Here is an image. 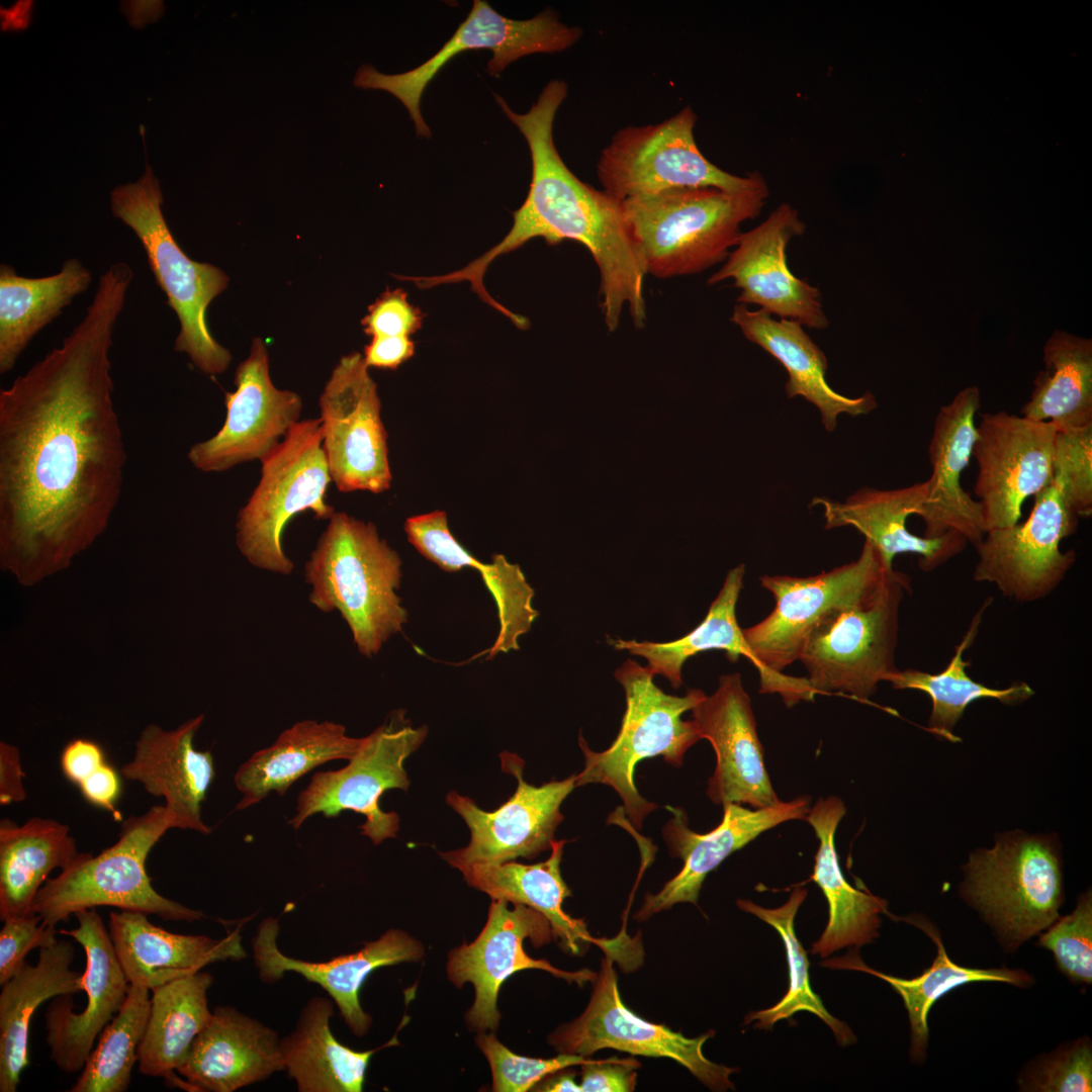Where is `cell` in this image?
I'll return each instance as SVG.
<instances>
[{
  "instance_id": "1",
  "label": "cell",
  "mask_w": 1092,
  "mask_h": 1092,
  "mask_svg": "<svg viewBox=\"0 0 1092 1092\" xmlns=\"http://www.w3.org/2000/svg\"><path fill=\"white\" fill-rule=\"evenodd\" d=\"M132 278L128 264L109 266L62 344L0 390V566L22 585L69 567L120 499L110 349Z\"/></svg>"
},
{
  "instance_id": "2",
  "label": "cell",
  "mask_w": 1092,
  "mask_h": 1092,
  "mask_svg": "<svg viewBox=\"0 0 1092 1092\" xmlns=\"http://www.w3.org/2000/svg\"><path fill=\"white\" fill-rule=\"evenodd\" d=\"M494 96L529 146L532 179L528 195L513 212L512 229L496 246L460 270L417 277V286L431 288L468 281L484 302L509 317L511 310L484 287L488 265L535 238H543L550 245L570 240L583 245L599 268L601 309L608 331L618 329L625 306L634 326L642 329L646 321L643 281L647 273L622 202L578 179L554 145L553 122L567 96V84L551 80L526 113L513 111L499 95Z\"/></svg>"
},
{
  "instance_id": "3",
  "label": "cell",
  "mask_w": 1092,
  "mask_h": 1092,
  "mask_svg": "<svg viewBox=\"0 0 1092 1092\" xmlns=\"http://www.w3.org/2000/svg\"><path fill=\"white\" fill-rule=\"evenodd\" d=\"M304 578L310 604L324 613L338 611L366 657L407 622L396 594L400 557L370 522L335 512L304 565Z\"/></svg>"
},
{
  "instance_id": "4",
  "label": "cell",
  "mask_w": 1092,
  "mask_h": 1092,
  "mask_svg": "<svg viewBox=\"0 0 1092 1092\" xmlns=\"http://www.w3.org/2000/svg\"><path fill=\"white\" fill-rule=\"evenodd\" d=\"M768 187L727 192L713 187H679L622 201L646 273L660 279L700 273L727 259L757 217Z\"/></svg>"
},
{
  "instance_id": "5",
  "label": "cell",
  "mask_w": 1092,
  "mask_h": 1092,
  "mask_svg": "<svg viewBox=\"0 0 1092 1092\" xmlns=\"http://www.w3.org/2000/svg\"><path fill=\"white\" fill-rule=\"evenodd\" d=\"M162 203L159 181L149 165L136 182L119 185L110 194L114 216L140 240L156 283L178 316L180 331L174 350L187 354L202 373L221 374L232 355L212 337L206 314L230 278L218 267L196 262L183 252L164 218Z\"/></svg>"
},
{
  "instance_id": "6",
  "label": "cell",
  "mask_w": 1092,
  "mask_h": 1092,
  "mask_svg": "<svg viewBox=\"0 0 1092 1092\" xmlns=\"http://www.w3.org/2000/svg\"><path fill=\"white\" fill-rule=\"evenodd\" d=\"M893 570L866 540L856 560L830 571L808 577L761 576L760 584L772 594L775 608L759 623L742 629L760 674V693H780L788 706L809 700L806 678L782 671L799 660L808 635L828 613L860 600Z\"/></svg>"
},
{
  "instance_id": "7",
  "label": "cell",
  "mask_w": 1092,
  "mask_h": 1092,
  "mask_svg": "<svg viewBox=\"0 0 1092 1092\" xmlns=\"http://www.w3.org/2000/svg\"><path fill=\"white\" fill-rule=\"evenodd\" d=\"M170 828L173 817L165 805L128 817L110 847L97 855L80 852L59 876L48 879L35 895L32 912L51 927L78 911L97 906L154 914L164 920L192 922L206 918L200 910L162 896L151 884L147 857Z\"/></svg>"
},
{
  "instance_id": "8",
  "label": "cell",
  "mask_w": 1092,
  "mask_h": 1092,
  "mask_svg": "<svg viewBox=\"0 0 1092 1092\" xmlns=\"http://www.w3.org/2000/svg\"><path fill=\"white\" fill-rule=\"evenodd\" d=\"M625 691L626 711L617 738L604 751L592 750L583 737L578 744L584 767L576 775V787L605 784L623 801V811L636 829L657 806L644 799L634 785L635 766L642 759L662 756L680 766L685 753L701 738L694 720H682L706 694L689 689L684 696L664 693L653 681L650 668L627 659L614 672Z\"/></svg>"
},
{
  "instance_id": "9",
  "label": "cell",
  "mask_w": 1092,
  "mask_h": 1092,
  "mask_svg": "<svg viewBox=\"0 0 1092 1092\" xmlns=\"http://www.w3.org/2000/svg\"><path fill=\"white\" fill-rule=\"evenodd\" d=\"M962 896L990 925L1006 951L1041 933L1059 918L1062 863L1048 836L1010 832L990 849L972 853Z\"/></svg>"
},
{
  "instance_id": "10",
  "label": "cell",
  "mask_w": 1092,
  "mask_h": 1092,
  "mask_svg": "<svg viewBox=\"0 0 1092 1092\" xmlns=\"http://www.w3.org/2000/svg\"><path fill=\"white\" fill-rule=\"evenodd\" d=\"M261 463L259 483L238 514L236 543L253 566L288 575L293 562L282 536L289 521L306 511L322 520L335 514L325 498L332 478L321 420L298 421Z\"/></svg>"
},
{
  "instance_id": "11",
  "label": "cell",
  "mask_w": 1092,
  "mask_h": 1092,
  "mask_svg": "<svg viewBox=\"0 0 1092 1092\" xmlns=\"http://www.w3.org/2000/svg\"><path fill=\"white\" fill-rule=\"evenodd\" d=\"M908 577L896 570L860 600L828 613L808 635L799 660L813 694L838 692L868 702L897 670L900 604Z\"/></svg>"
},
{
  "instance_id": "12",
  "label": "cell",
  "mask_w": 1092,
  "mask_h": 1092,
  "mask_svg": "<svg viewBox=\"0 0 1092 1092\" xmlns=\"http://www.w3.org/2000/svg\"><path fill=\"white\" fill-rule=\"evenodd\" d=\"M697 115L687 106L666 120L618 130L597 164L603 190L625 199L679 187L747 192L767 187L759 173L736 176L711 163L694 136Z\"/></svg>"
},
{
  "instance_id": "13",
  "label": "cell",
  "mask_w": 1092,
  "mask_h": 1092,
  "mask_svg": "<svg viewBox=\"0 0 1092 1092\" xmlns=\"http://www.w3.org/2000/svg\"><path fill=\"white\" fill-rule=\"evenodd\" d=\"M426 726L414 727L403 710L392 711L372 733L364 737L358 752L337 770L318 771L296 800L289 824L298 829L310 816L336 817L343 811L365 816L361 834L374 844L396 836L399 817L380 808L388 790L406 791L410 780L406 758L425 741Z\"/></svg>"
},
{
  "instance_id": "14",
  "label": "cell",
  "mask_w": 1092,
  "mask_h": 1092,
  "mask_svg": "<svg viewBox=\"0 0 1092 1092\" xmlns=\"http://www.w3.org/2000/svg\"><path fill=\"white\" fill-rule=\"evenodd\" d=\"M582 35L576 26L562 23L555 12L545 10L526 20L507 18L486 1L474 0L466 19L454 34L426 62L404 73L387 75L370 65L358 69L354 85L380 89L406 107L418 135L431 138L420 104L426 87L454 57L470 50H489L487 72L496 76L510 64L532 54H553L573 46Z\"/></svg>"
},
{
  "instance_id": "15",
  "label": "cell",
  "mask_w": 1092,
  "mask_h": 1092,
  "mask_svg": "<svg viewBox=\"0 0 1092 1092\" xmlns=\"http://www.w3.org/2000/svg\"><path fill=\"white\" fill-rule=\"evenodd\" d=\"M323 449L332 481L341 492L389 488L387 433L377 385L363 356H343L320 396Z\"/></svg>"
},
{
  "instance_id": "16",
  "label": "cell",
  "mask_w": 1092,
  "mask_h": 1092,
  "mask_svg": "<svg viewBox=\"0 0 1092 1092\" xmlns=\"http://www.w3.org/2000/svg\"><path fill=\"white\" fill-rule=\"evenodd\" d=\"M713 1035L714 1031L710 1030L698 1037H686L630 1011L621 999L613 960L606 956L585 1010L575 1020L554 1031L549 1042L560 1054L585 1058L602 1049H615L633 1056L668 1058L682 1065L712 1090L734 1089L730 1075L736 1069L713 1063L703 1053L704 1043Z\"/></svg>"
},
{
  "instance_id": "17",
  "label": "cell",
  "mask_w": 1092,
  "mask_h": 1092,
  "mask_svg": "<svg viewBox=\"0 0 1092 1092\" xmlns=\"http://www.w3.org/2000/svg\"><path fill=\"white\" fill-rule=\"evenodd\" d=\"M1079 519L1052 483L1034 496L1025 522L986 532L976 547L973 578L1016 602L1043 599L1074 565L1075 552L1061 551L1060 543L1076 532Z\"/></svg>"
},
{
  "instance_id": "18",
  "label": "cell",
  "mask_w": 1092,
  "mask_h": 1092,
  "mask_svg": "<svg viewBox=\"0 0 1092 1092\" xmlns=\"http://www.w3.org/2000/svg\"><path fill=\"white\" fill-rule=\"evenodd\" d=\"M502 768L517 780L513 796L492 811L479 808L469 797L454 791L446 803L466 823L470 839L466 846L440 852L459 870L471 863H503L518 857L531 859L551 849L554 833L563 820L562 802L576 787V775L539 787L524 780V761L516 754H499Z\"/></svg>"
},
{
  "instance_id": "19",
  "label": "cell",
  "mask_w": 1092,
  "mask_h": 1092,
  "mask_svg": "<svg viewBox=\"0 0 1092 1092\" xmlns=\"http://www.w3.org/2000/svg\"><path fill=\"white\" fill-rule=\"evenodd\" d=\"M508 904L504 900H491L486 923L478 936L451 950L448 958L450 981L458 988L467 982L474 987V1002L465 1018L468 1027L477 1032L497 1029L499 989L518 971L543 970L578 985L596 979V974L586 969L567 972L545 960L529 957L523 948L525 938H530L535 946L548 943L553 936L550 923L532 907L515 903L510 908Z\"/></svg>"
},
{
  "instance_id": "20",
  "label": "cell",
  "mask_w": 1092,
  "mask_h": 1092,
  "mask_svg": "<svg viewBox=\"0 0 1092 1092\" xmlns=\"http://www.w3.org/2000/svg\"><path fill=\"white\" fill-rule=\"evenodd\" d=\"M980 417L974 493L987 532L1017 524L1025 499L1052 484L1057 428L1004 411Z\"/></svg>"
},
{
  "instance_id": "21",
  "label": "cell",
  "mask_w": 1092,
  "mask_h": 1092,
  "mask_svg": "<svg viewBox=\"0 0 1092 1092\" xmlns=\"http://www.w3.org/2000/svg\"><path fill=\"white\" fill-rule=\"evenodd\" d=\"M234 383L236 390L224 395L222 427L189 449L188 459L200 471L223 472L247 461H263L299 421L301 398L273 384L261 338L253 339L248 358L236 369Z\"/></svg>"
},
{
  "instance_id": "22",
  "label": "cell",
  "mask_w": 1092,
  "mask_h": 1092,
  "mask_svg": "<svg viewBox=\"0 0 1092 1092\" xmlns=\"http://www.w3.org/2000/svg\"><path fill=\"white\" fill-rule=\"evenodd\" d=\"M804 232L797 209L782 203L760 224L741 234L708 284L731 279L740 289L738 303L759 305L769 314L797 321L809 329H826L820 290L795 276L787 262L789 242Z\"/></svg>"
},
{
  "instance_id": "23",
  "label": "cell",
  "mask_w": 1092,
  "mask_h": 1092,
  "mask_svg": "<svg viewBox=\"0 0 1092 1092\" xmlns=\"http://www.w3.org/2000/svg\"><path fill=\"white\" fill-rule=\"evenodd\" d=\"M78 927L59 933L72 937L86 953L82 974L87 1004L74 1013L72 994L56 996L44 1015L50 1058L66 1074L83 1070L96 1037L124 1004L130 983L119 964L103 920L95 908L76 912Z\"/></svg>"
},
{
  "instance_id": "24",
  "label": "cell",
  "mask_w": 1092,
  "mask_h": 1092,
  "mask_svg": "<svg viewBox=\"0 0 1092 1092\" xmlns=\"http://www.w3.org/2000/svg\"><path fill=\"white\" fill-rule=\"evenodd\" d=\"M698 732L716 754L707 796L715 804H748L754 809L778 804L764 765L763 747L748 694L738 672L720 676L717 690L692 710Z\"/></svg>"
},
{
  "instance_id": "25",
  "label": "cell",
  "mask_w": 1092,
  "mask_h": 1092,
  "mask_svg": "<svg viewBox=\"0 0 1092 1092\" xmlns=\"http://www.w3.org/2000/svg\"><path fill=\"white\" fill-rule=\"evenodd\" d=\"M810 797L800 796L789 802L750 810L738 804L723 806L722 822L708 833L690 829L686 811L666 806L671 818L662 829L672 856L684 861L680 872L656 894H647L637 920L648 919L676 903L697 904L704 880L727 856L756 838L760 833L790 820H805Z\"/></svg>"
},
{
  "instance_id": "26",
  "label": "cell",
  "mask_w": 1092,
  "mask_h": 1092,
  "mask_svg": "<svg viewBox=\"0 0 1092 1092\" xmlns=\"http://www.w3.org/2000/svg\"><path fill=\"white\" fill-rule=\"evenodd\" d=\"M277 918L267 917L252 938L255 967L262 982L273 984L286 972L300 975L321 986L339 1008L352 1032L366 1034L372 1018L364 1011L359 993L373 971L403 962H418L424 956L421 942L400 929H389L378 939L364 943L358 951L325 962H309L283 953L277 944Z\"/></svg>"
},
{
  "instance_id": "27",
  "label": "cell",
  "mask_w": 1092,
  "mask_h": 1092,
  "mask_svg": "<svg viewBox=\"0 0 1092 1092\" xmlns=\"http://www.w3.org/2000/svg\"><path fill=\"white\" fill-rule=\"evenodd\" d=\"M564 843V840H554L550 856L535 864L515 860L477 862L458 871L470 887L485 893L491 900L524 904L542 913L550 923L554 938L565 951L577 954L580 944L593 942L622 968L633 970L642 961L638 937L631 938L621 933L613 939L595 938L582 919L573 918L563 911L562 902L570 896L560 872Z\"/></svg>"
},
{
  "instance_id": "28",
  "label": "cell",
  "mask_w": 1092,
  "mask_h": 1092,
  "mask_svg": "<svg viewBox=\"0 0 1092 1092\" xmlns=\"http://www.w3.org/2000/svg\"><path fill=\"white\" fill-rule=\"evenodd\" d=\"M980 406L978 386H967L935 417L928 448L932 473L920 516L925 526L923 537L936 538L953 531L976 548L986 534L981 506L961 482L977 439L975 416Z\"/></svg>"
},
{
  "instance_id": "29",
  "label": "cell",
  "mask_w": 1092,
  "mask_h": 1092,
  "mask_svg": "<svg viewBox=\"0 0 1092 1092\" xmlns=\"http://www.w3.org/2000/svg\"><path fill=\"white\" fill-rule=\"evenodd\" d=\"M277 1032L232 1006H217L176 1072L189 1091L234 1092L284 1071Z\"/></svg>"
},
{
  "instance_id": "30",
  "label": "cell",
  "mask_w": 1092,
  "mask_h": 1092,
  "mask_svg": "<svg viewBox=\"0 0 1092 1092\" xmlns=\"http://www.w3.org/2000/svg\"><path fill=\"white\" fill-rule=\"evenodd\" d=\"M203 719L198 715L172 730L149 724L135 742L132 759L120 770L126 780L165 799L173 828L207 835L211 829L202 820L201 806L215 777L214 761L209 751L193 745Z\"/></svg>"
},
{
  "instance_id": "31",
  "label": "cell",
  "mask_w": 1092,
  "mask_h": 1092,
  "mask_svg": "<svg viewBox=\"0 0 1092 1092\" xmlns=\"http://www.w3.org/2000/svg\"><path fill=\"white\" fill-rule=\"evenodd\" d=\"M928 493V481L910 486L881 490L863 487L844 502L814 497L812 506H821L825 528L851 526L880 552L885 564L893 568L897 554L918 555L919 567L933 570L963 552L969 542L958 532L926 538L912 534L906 528L907 518L921 516Z\"/></svg>"
},
{
  "instance_id": "32",
  "label": "cell",
  "mask_w": 1092,
  "mask_h": 1092,
  "mask_svg": "<svg viewBox=\"0 0 1092 1092\" xmlns=\"http://www.w3.org/2000/svg\"><path fill=\"white\" fill-rule=\"evenodd\" d=\"M108 932L128 982L150 991L209 964L247 957L240 927L222 938L178 934L156 926L146 913L121 910L110 912Z\"/></svg>"
},
{
  "instance_id": "33",
  "label": "cell",
  "mask_w": 1092,
  "mask_h": 1092,
  "mask_svg": "<svg viewBox=\"0 0 1092 1092\" xmlns=\"http://www.w3.org/2000/svg\"><path fill=\"white\" fill-rule=\"evenodd\" d=\"M730 321L747 340L784 366L788 373L787 396H802L813 403L827 431L836 428L840 414L867 415L877 407L876 397L871 392L848 397L830 387L826 380L827 358L799 322L776 320L763 309L750 310L741 303L734 306Z\"/></svg>"
},
{
  "instance_id": "34",
  "label": "cell",
  "mask_w": 1092,
  "mask_h": 1092,
  "mask_svg": "<svg viewBox=\"0 0 1092 1092\" xmlns=\"http://www.w3.org/2000/svg\"><path fill=\"white\" fill-rule=\"evenodd\" d=\"M845 812L843 801L831 796L819 799L805 819L819 840L810 879L822 890L829 908L827 925L811 947L822 959L843 947L873 942L879 936L881 914L887 912L884 899L853 888L841 872L834 837Z\"/></svg>"
},
{
  "instance_id": "35",
  "label": "cell",
  "mask_w": 1092,
  "mask_h": 1092,
  "mask_svg": "<svg viewBox=\"0 0 1092 1092\" xmlns=\"http://www.w3.org/2000/svg\"><path fill=\"white\" fill-rule=\"evenodd\" d=\"M75 949L58 940L39 948L35 965L25 962L0 993V1091L15 1092L29 1065L28 1037L33 1013L40 1004L64 994L83 991L82 974L71 969Z\"/></svg>"
},
{
  "instance_id": "36",
  "label": "cell",
  "mask_w": 1092,
  "mask_h": 1092,
  "mask_svg": "<svg viewBox=\"0 0 1092 1092\" xmlns=\"http://www.w3.org/2000/svg\"><path fill=\"white\" fill-rule=\"evenodd\" d=\"M364 737L346 734L338 723L302 720L284 730L275 742L255 752L235 775V785L243 797L237 810H244L274 791L283 796L291 785L316 766L335 759H351Z\"/></svg>"
},
{
  "instance_id": "37",
  "label": "cell",
  "mask_w": 1092,
  "mask_h": 1092,
  "mask_svg": "<svg viewBox=\"0 0 1092 1092\" xmlns=\"http://www.w3.org/2000/svg\"><path fill=\"white\" fill-rule=\"evenodd\" d=\"M80 854L70 827L33 817L17 825L0 821V919L32 914L36 893L49 874L69 867Z\"/></svg>"
},
{
  "instance_id": "38",
  "label": "cell",
  "mask_w": 1092,
  "mask_h": 1092,
  "mask_svg": "<svg viewBox=\"0 0 1092 1092\" xmlns=\"http://www.w3.org/2000/svg\"><path fill=\"white\" fill-rule=\"evenodd\" d=\"M334 1001L313 997L295 1028L280 1039L284 1071L299 1092H360L370 1059L379 1049L359 1052L341 1043L331 1030Z\"/></svg>"
},
{
  "instance_id": "39",
  "label": "cell",
  "mask_w": 1092,
  "mask_h": 1092,
  "mask_svg": "<svg viewBox=\"0 0 1092 1092\" xmlns=\"http://www.w3.org/2000/svg\"><path fill=\"white\" fill-rule=\"evenodd\" d=\"M91 280V272L77 258L66 260L58 273L36 278L0 265L1 374L13 369L33 337L85 292Z\"/></svg>"
},
{
  "instance_id": "40",
  "label": "cell",
  "mask_w": 1092,
  "mask_h": 1092,
  "mask_svg": "<svg viewBox=\"0 0 1092 1092\" xmlns=\"http://www.w3.org/2000/svg\"><path fill=\"white\" fill-rule=\"evenodd\" d=\"M212 982L209 973L199 971L152 990L150 1013L138 1049L143 1075L163 1077L189 1091L175 1072L211 1017L207 992Z\"/></svg>"
},
{
  "instance_id": "41",
  "label": "cell",
  "mask_w": 1092,
  "mask_h": 1092,
  "mask_svg": "<svg viewBox=\"0 0 1092 1092\" xmlns=\"http://www.w3.org/2000/svg\"><path fill=\"white\" fill-rule=\"evenodd\" d=\"M935 943L936 957L932 965L920 976L903 979L881 973L868 967L857 952H848L845 957L826 960L822 966L832 969L854 970L874 975L893 987L901 996L908 1012L910 1022V1057L914 1062H922L926 1056L928 1043V1013L932 1005L952 989L974 982H1002L1017 987L1032 984V978L1023 970L975 969L953 963L946 953L939 933L925 920L911 919Z\"/></svg>"
},
{
  "instance_id": "42",
  "label": "cell",
  "mask_w": 1092,
  "mask_h": 1092,
  "mask_svg": "<svg viewBox=\"0 0 1092 1092\" xmlns=\"http://www.w3.org/2000/svg\"><path fill=\"white\" fill-rule=\"evenodd\" d=\"M1043 363L1022 417L1058 431L1092 425V340L1056 330L1043 346Z\"/></svg>"
},
{
  "instance_id": "43",
  "label": "cell",
  "mask_w": 1092,
  "mask_h": 1092,
  "mask_svg": "<svg viewBox=\"0 0 1092 1092\" xmlns=\"http://www.w3.org/2000/svg\"><path fill=\"white\" fill-rule=\"evenodd\" d=\"M744 573L743 564L728 572L706 618L686 636L663 643L623 639L611 643L617 650H627L646 659L652 673L664 676L674 689L682 685L681 670L686 660L700 652L723 650L731 662L737 661L741 655L752 662L751 653L736 618V605Z\"/></svg>"
},
{
  "instance_id": "44",
  "label": "cell",
  "mask_w": 1092,
  "mask_h": 1092,
  "mask_svg": "<svg viewBox=\"0 0 1092 1092\" xmlns=\"http://www.w3.org/2000/svg\"><path fill=\"white\" fill-rule=\"evenodd\" d=\"M986 607L987 603L974 616L967 633L943 670L928 673L917 669H897L886 680L891 682L894 689L917 690L930 697L932 710L928 730L943 739L956 740L952 729L966 708L976 700L995 699L1006 705H1016L1033 695L1032 689L1022 681L1006 689H993L977 682L967 673L970 661L963 658V653L975 640Z\"/></svg>"
},
{
  "instance_id": "45",
  "label": "cell",
  "mask_w": 1092,
  "mask_h": 1092,
  "mask_svg": "<svg viewBox=\"0 0 1092 1092\" xmlns=\"http://www.w3.org/2000/svg\"><path fill=\"white\" fill-rule=\"evenodd\" d=\"M806 896V889L795 888L784 905L772 909L761 907L749 900H737V906L741 910L755 915L778 931L786 948L790 978L786 995L776 1005L747 1014L745 1024L754 1021V1027L769 1029L779 1020L787 1019L798 1011H809L831 1028L839 1044H851L855 1041L851 1029L825 1009L820 997L810 986L809 961L797 937L794 923Z\"/></svg>"
},
{
  "instance_id": "46",
  "label": "cell",
  "mask_w": 1092,
  "mask_h": 1092,
  "mask_svg": "<svg viewBox=\"0 0 1092 1092\" xmlns=\"http://www.w3.org/2000/svg\"><path fill=\"white\" fill-rule=\"evenodd\" d=\"M149 991L146 987L130 984L124 1004L103 1028L70 1092L127 1090L150 1013Z\"/></svg>"
},
{
  "instance_id": "47",
  "label": "cell",
  "mask_w": 1092,
  "mask_h": 1092,
  "mask_svg": "<svg viewBox=\"0 0 1092 1092\" xmlns=\"http://www.w3.org/2000/svg\"><path fill=\"white\" fill-rule=\"evenodd\" d=\"M1038 945L1049 949L1057 968L1073 984L1092 983V898L1080 896L1075 910L1045 929Z\"/></svg>"
},
{
  "instance_id": "48",
  "label": "cell",
  "mask_w": 1092,
  "mask_h": 1092,
  "mask_svg": "<svg viewBox=\"0 0 1092 1092\" xmlns=\"http://www.w3.org/2000/svg\"><path fill=\"white\" fill-rule=\"evenodd\" d=\"M1022 1091L1087 1092L1092 1090V1048L1081 1037L1026 1065L1017 1081Z\"/></svg>"
},
{
  "instance_id": "49",
  "label": "cell",
  "mask_w": 1092,
  "mask_h": 1092,
  "mask_svg": "<svg viewBox=\"0 0 1092 1092\" xmlns=\"http://www.w3.org/2000/svg\"><path fill=\"white\" fill-rule=\"evenodd\" d=\"M1053 484L1079 518L1092 515V425L1058 431L1053 457Z\"/></svg>"
},
{
  "instance_id": "50",
  "label": "cell",
  "mask_w": 1092,
  "mask_h": 1092,
  "mask_svg": "<svg viewBox=\"0 0 1092 1092\" xmlns=\"http://www.w3.org/2000/svg\"><path fill=\"white\" fill-rule=\"evenodd\" d=\"M475 1041L489 1063L495 1092H525L558 1071L595 1061L571 1054L552 1059L520 1056L498 1041L492 1032H478Z\"/></svg>"
},
{
  "instance_id": "51",
  "label": "cell",
  "mask_w": 1092,
  "mask_h": 1092,
  "mask_svg": "<svg viewBox=\"0 0 1092 1092\" xmlns=\"http://www.w3.org/2000/svg\"><path fill=\"white\" fill-rule=\"evenodd\" d=\"M3 922L0 931L1 986L22 968L31 949L50 946L58 941L56 927L43 925L41 918L34 913Z\"/></svg>"
},
{
  "instance_id": "52",
  "label": "cell",
  "mask_w": 1092,
  "mask_h": 1092,
  "mask_svg": "<svg viewBox=\"0 0 1092 1092\" xmlns=\"http://www.w3.org/2000/svg\"><path fill=\"white\" fill-rule=\"evenodd\" d=\"M422 312L402 289H387L369 307L361 324L375 337H410L422 326Z\"/></svg>"
},
{
  "instance_id": "53",
  "label": "cell",
  "mask_w": 1092,
  "mask_h": 1092,
  "mask_svg": "<svg viewBox=\"0 0 1092 1092\" xmlns=\"http://www.w3.org/2000/svg\"><path fill=\"white\" fill-rule=\"evenodd\" d=\"M640 1063L634 1059L611 1058L581 1065L582 1092H628L636 1085L634 1069Z\"/></svg>"
},
{
  "instance_id": "54",
  "label": "cell",
  "mask_w": 1092,
  "mask_h": 1092,
  "mask_svg": "<svg viewBox=\"0 0 1092 1092\" xmlns=\"http://www.w3.org/2000/svg\"><path fill=\"white\" fill-rule=\"evenodd\" d=\"M60 760L66 778L77 786L106 762L102 747L85 738H76L67 743Z\"/></svg>"
},
{
  "instance_id": "55",
  "label": "cell",
  "mask_w": 1092,
  "mask_h": 1092,
  "mask_svg": "<svg viewBox=\"0 0 1092 1092\" xmlns=\"http://www.w3.org/2000/svg\"><path fill=\"white\" fill-rule=\"evenodd\" d=\"M78 787L89 803L109 811L116 820L121 819L119 811L115 808L120 795V780L110 764L107 762L102 764Z\"/></svg>"
},
{
  "instance_id": "56",
  "label": "cell",
  "mask_w": 1092,
  "mask_h": 1092,
  "mask_svg": "<svg viewBox=\"0 0 1092 1092\" xmlns=\"http://www.w3.org/2000/svg\"><path fill=\"white\" fill-rule=\"evenodd\" d=\"M414 352L415 343L410 337H375L365 347L363 358L367 367L396 369Z\"/></svg>"
},
{
  "instance_id": "57",
  "label": "cell",
  "mask_w": 1092,
  "mask_h": 1092,
  "mask_svg": "<svg viewBox=\"0 0 1092 1092\" xmlns=\"http://www.w3.org/2000/svg\"><path fill=\"white\" fill-rule=\"evenodd\" d=\"M19 749L2 741L0 743V805L19 803L26 798Z\"/></svg>"
},
{
  "instance_id": "58",
  "label": "cell",
  "mask_w": 1092,
  "mask_h": 1092,
  "mask_svg": "<svg viewBox=\"0 0 1092 1092\" xmlns=\"http://www.w3.org/2000/svg\"><path fill=\"white\" fill-rule=\"evenodd\" d=\"M534 1088L536 1091L546 1092H582L580 1084H577L575 1082V1074L571 1072H561L559 1074L554 1073L553 1076L547 1078V1080L544 1081L543 1084L538 1083Z\"/></svg>"
}]
</instances>
